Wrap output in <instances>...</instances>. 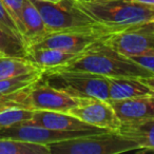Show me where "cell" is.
Here are the masks:
<instances>
[{"label": "cell", "mask_w": 154, "mask_h": 154, "mask_svg": "<svg viewBox=\"0 0 154 154\" xmlns=\"http://www.w3.org/2000/svg\"><path fill=\"white\" fill-rule=\"evenodd\" d=\"M55 69L85 71L106 77L143 78L154 76L151 71L106 45L103 40L91 45L71 62Z\"/></svg>", "instance_id": "1"}, {"label": "cell", "mask_w": 154, "mask_h": 154, "mask_svg": "<svg viewBox=\"0 0 154 154\" xmlns=\"http://www.w3.org/2000/svg\"><path fill=\"white\" fill-rule=\"evenodd\" d=\"M72 1L97 22L113 28L126 29L154 22V5H143L132 0Z\"/></svg>", "instance_id": "2"}, {"label": "cell", "mask_w": 154, "mask_h": 154, "mask_svg": "<svg viewBox=\"0 0 154 154\" xmlns=\"http://www.w3.org/2000/svg\"><path fill=\"white\" fill-rule=\"evenodd\" d=\"M41 82L75 98H109L108 77L78 70H43Z\"/></svg>", "instance_id": "3"}, {"label": "cell", "mask_w": 154, "mask_h": 154, "mask_svg": "<svg viewBox=\"0 0 154 154\" xmlns=\"http://www.w3.org/2000/svg\"><path fill=\"white\" fill-rule=\"evenodd\" d=\"M49 149L51 154H118L140 147L115 131H108L50 143Z\"/></svg>", "instance_id": "4"}, {"label": "cell", "mask_w": 154, "mask_h": 154, "mask_svg": "<svg viewBox=\"0 0 154 154\" xmlns=\"http://www.w3.org/2000/svg\"><path fill=\"white\" fill-rule=\"evenodd\" d=\"M120 29L99 23L87 28L48 32L42 38L31 45V49H58L73 53H82L94 43Z\"/></svg>", "instance_id": "5"}, {"label": "cell", "mask_w": 154, "mask_h": 154, "mask_svg": "<svg viewBox=\"0 0 154 154\" xmlns=\"http://www.w3.org/2000/svg\"><path fill=\"white\" fill-rule=\"evenodd\" d=\"M40 13L48 32L87 28L99 24L94 18L73 3L72 0H62L54 3L45 0H31Z\"/></svg>", "instance_id": "6"}, {"label": "cell", "mask_w": 154, "mask_h": 154, "mask_svg": "<svg viewBox=\"0 0 154 154\" xmlns=\"http://www.w3.org/2000/svg\"><path fill=\"white\" fill-rule=\"evenodd\" d=\"M108 131L109 130L103 128H95L91 129V130L60 131L23 122H19V124H15L13 126L7 127L5 129H1L0 130V138L17 139V140L29 141V143L50 145V143H57V141L60 140L87 136V135L91 134H97V133L108 132Z\"/></svg>", "instance_id": "7"}, {"label": "cell", "mask_w": 154, "mask_h": 154, "mask_svg": "<svg viewBox=\"0 0 154 154\" xmlns=\"http://www.w3.org/2000/svg\"><path fill=\"white\" fill-rule=\"evenodd\" d=\"M103 42L128 57L154 51V22L120 29L106 36Z\"/></svg>", "instance_id": "8"}, {"label": "cell", "mask_w": 154, "mask_h": 154, "mask_svg": "<svg viewBox=\"0 0 154 154\" xmlns=\"http://www.w3.org/2000/svg\"><path fill=\"white\" fill-rule=\"evenodd\" d=\"M79 101L68 113L79 118L84 122L109 131H117L122 122L113 108L107 100L99 98H78Z\"/></svg>", "instance_id": "9"}, {"label": "cell", "mask_w": 154, "mask_h": 154, "mask_svg": "<svg viewBox=\"0 0 154 154\" xmlns=\"http://www.w3.org/2000/svg\"><path fill=\"white\" fill-rule=\"evenodd\" d=\"M29 101L32 110L68 112L70 109L77 106L79 99L52 88L39 80L37 84L31 87Z\"/></svg>", "instance_id": "10"}, {"label": "cell", "mask_w": 154, "mask_h": 154, "mask_svg": "<svg viewBox=\"0 0 154 154\" xmlns=\"http://www.w3.org/2000/svg\"><path fill=\"white\" fill-rule=\"evenodd\" d=\"M26 122L60 131L91 130L98 128L86 124L68 112L45 111V110H34L31 120Z\"/></svg>", "instance_id": "11"}, {"label": "cell", "mask_w": 154, "mask_h": 154, "mask_svg": "<svg viewBox=\"0 0 154 154\" xmlns=\"http://www.w3.org/2000/svg\"><path fill=\"white\" fill-rule=\"evenodd\" d=\"M107 101L113 108L122 124L135 122L154 117V110L150 103L149 96L126 99H107Z\"/></svg>", "instance_id": "12"}, {"label": "cell", "mask_w": 154, "mask_h": 154, "mask_svg": "<svg viewBox=\"0 0 154 154\" xmlns=\"http://www.w3.org/2000/svg\"><path fill=\"white\" fill-rule=\"evenodd\" d=\"M108 84H109V98L108 99L146 97L154 93V90L143 84L139 78L108 77Z\"/></svg>", "instance_id": "13"}, {"label": "cell", "mask_w": 154, "mask_h": 154, "mask_svg": "<svg viewBox=\"0 0 154 154\" xmlns=\"http://www.w3.org/2000/svg\"><path fill=\"white\" fill-rule=\"evenodd\" d=\"M80 54L58 49H31L26 52V58L41 70H51L69 63Z\"/></svg>", "instance_id": "14"}, {"label": "cell", "mask_w": 154, "mask_h": 154, "mask_svg": "<svg viewBox=\"0 0 154 154\" xmlns=\"http://www.w3.org/2000/svg\"><path fill=\"white\" fill-rule=\"evenodd\" d=\"M21 20L23 26V37L26 51L31 45L38 41L48 33L40 13L31 0H24L21 12Z\"/></svg>", "instance_id": "15"}, {"label": "cell", "mask_w": 154, "mask_h": 154, "mask_svg": "<svg viewBox=\"0 0 154 154\" xmlns=\"http://www.w3.org/2000/svg\"><path fill=\"white\" fill-rule=\"evenodd\" d=\"M115 132L135 141L140 149L154 150V117L135 122L122 124Z\"/></svg>", "instance_id": "16"}, {"label": "cell", "mask_w": 154, "mask_h": 154, "mask_svg": "<svg viewBox=\"0 0 154 154\" xmlns=\"http://www.w3.org/2000/svg\"><path fill=\"white\" fill-rule=\"evenodd\" d=\"M40 70V68L35 66L26 57H0V80L9 79Z\"/></svg>", "instance_id": "17"}, {"label": "cell", "mask_w": 154, "mask_h": 154, "mask_svg": "<svg viewBox=\"0 0 154 154\" xmlns=\"http://www.w3.org/2000/svg\"><path fill=\"white\" fill-rule=\"evenodd\" d=\"M0 154H51L49 145L0 138Z\"/></svg>", "instance_id": "18"}, {"label": "cell", "mask_w": 154, "mask_h": 154, "mask_svg": "<svg viewBox=\"0 0 154 154\" xmlns=\"http://www.w3.org/2000/svg\"><path fill=\"white\" fill-rule=\"evenodd\" d=\"M42 72L43 70H40L29 73V74L13 77V78H9V79H1L0 80V95L9 94V93H13L34 86L41 79Z\"/></svg>", "instance_id": "19"}, {"label": "cell", "mask_w": 154, "mask_h": 154, "mask_svg": "<svg viewBox=\"0 0 154 154\" xmlns=\"http://www.w3.org/2000/svg\"><path fill=\"white\" fill-rule=\"evenodd\" d=\"M26 52L24 43L11 37L0 29V57H26Z\"/></svg>", "instance_id": "20"}, {"label": "cell", "mask_w": 154, "mask_h": 154, "mask_svg": "<svg viewBox=\"0 0 154 154\" xmlns=\"http://www.w3.org/2000/svg\"><path fill=\"white\" fill-rule=\"evenodd\" d=\"M33 113H34V110L21 109V108L9 109L0 112V130L15 124L29 122L32 118Z\"/></svg>", "instance_id": "21"}, {"label": "cell", "mask_w": 154, "mask_h": 154, "mask_svg": "<svg viewBox=\"0 0 154 154\" xmlns=\"http://www.w3.org/2000/svg\"><path fill=\"white\" fill-rule=\"evenodd\" d=\"M0 29L2 31H5L8 35H10L13 38L17 39V40L21 41L22 43H24L23 36H22L21 32L18 29L16 22L14 21V19L12 18L11 14L9 13V11L7 10L5 5H3L2 0H0Z\"/></svg>", "instance_id": "22"}, {"label": "cell", "mask_w": 154, "mask_h": 154, "mask_svg": "<svg viewBox=\"0 0 154 154\" xmlns=\"http://www.w3.org/2000/svg\"><path fill=\"white\" fill-rule=\"evenodd\" d=\"M2 2L5 5L8 11H9V13L11 14L12 18L16 22L18 29L20 30L22 36H23V26H22V20H21V12H22V7H23L24 0H2Z\"/></svg>", "instance_id": "23"}, {"label": "cell", "mask_w": 154, "mask_h": 154, "mask_svg": "<svg viewBox=\"0 0 154 154\" xmlns=\"http://www.w3.org/2000/svg\"><path fill=\"white\" fill-rule=\"evenodd\" d=\"M130 58L138 64H140L141 66L146 68L147 70L151 71L154 74V51L147 52V53L141 54V55L131 56Z\"/></svg>", "instance_id": "24"}, {"label": "cell", "mask_w": 154, "mask_h": 154, "mask_svg": "<svg viewBox=\"0 0 154 154\" xmlns=\"http://www.w3.org/2000/svg\"><path fill=\"white\" fill-rule=\"evenodd\" d=\"M143 84H146L147 86H149L152 90H154V76L152 77H143V78H139Z\"/></svg>", "instance_id": "25"}, {"label": "cell", "mask_w": 154, "mask_h": 154, "mask_svg": "<svg viewBox=\"0 0 154 154\" xmlns=\"http://www.w3.org/2000/svg\"><path fill=\"white\" fill-rule=\"evenodd\" d=\"M135 2H139V3H143V5H154V0H132Z\"/></svg>", "instance_id": "26"}, {"label": "cell", "mask_w": 154, "mask_h": 154, "mask_svg": "<svg viewBox=\"0 0 154 154\" xmlns=\"http://www.w3.org/2000/svg\"><path fill=\"white\" fill-rule=\"evenodd\" d=\"M149 100H150V103H151L152 108H153V110H154V93L149 96Z\"/></svg>", "instance_id": "27"}, {"label": "cell", "mask_w": 154, "mask_h": 154, "mask_svg": "<svg viewBox=\"0 0 154 154\" xmlns=\"http://www.w3.org/2000/svg\"><path fill=\"white\" fill-rule=\"evenodd\" d=\"M45 1H49V2L57 3V2H60V1H62V0H45Z\"/></svg>", "instance_id": "28"}, {"label": "cell", "mask_w": 154, "mask_h": 154, "mask_svg": "<svg viewBox=\"0 0 154 154\" xmlns=\"http://www.w3.org/2000/svg\"><path fill=\"white\" fill-rule=\"evenodd\" d=\"M76 1H80V2H88V1H93V0H76Z\"/></svg>", "instance_id": "29"}]
</instances>
